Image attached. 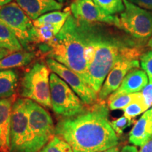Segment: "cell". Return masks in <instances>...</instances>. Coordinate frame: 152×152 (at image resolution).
Returning <instances> with one entry per match:
<instances>
[{"label": "cell", "instance_id": "8", "mask_svg": "<svg viewBox=\"0 0 152 152\" xmlns=\"http://www.w3.org/2000/svg\"><path fill=\"white\" fill-rule=\"evenodd\" d=\"M0 22L12 30L26 49L35 44V26L28 15L16 2L0 7Z\"/></svg>", "mask_w": 152, "mask_h": 152}, {"label": "cell", "instance_id": "31", "mask_svg": "<svg viewBox=\"0 0 152 152\" xmlns=\"http://www.w3.org/2000/svg\"><path fill=\"white\" fill-rule=\"evenodd\" d=\"M120 152H138L137 149L134 146H130V145H127L123 147V149H121V151Z\"/></svg>", "mask_w": 152, "mask_h": 152}, {"label": "cell", "instance_id": "33", "mask_svg": "<svg viewBox=\"0 0 152 152\" xmlns=\"http://www.w3.org/2000/svg\"><path fill=\"white\" fill-rule=\"evenodd\" d=\"M101 152H120V151H119V148L116 146V147L110 148L109 149L105 150V151H101Z\"/></svg>", "mask_w": 152, "mask_h": 152}, {"label": "cell", "instance_id": "13", "mask_svg": "<svg viewBox=\"0 0 152 152\" xmlns=\"http://www.w3.org/2000/svg\"><path fill=\"white\" fill-rule=\"evenodd\" d=\"M149 82V77L143 70L133 69L127 74L120 87L110 95L106 101L108 102L121 95L141 92Z\"/></svg>", "mask_w": 152, "mask_h": 152}, {"label": "cell", "instance_id": "15", "mask_svg": "<svg viewBox=\"0 0 152 152\" xmlns=\"http://www.w3.org/2000/svg\"><path fill=\"white\" fill-rule=\"evenodd\" d=\"M31 20H35L47 13L60 10L63 3L56 0H15Z\"/></svg>", "mask_w": 152, "mask_h": 152}, {"label": "cell", "instance_id": "9", "mask_svg": "<svg viewBox=\"0 0 152 152\" xmlns=\"http://www.w3.org/2000/svg\"><path fill=\"white\" fill-rule=\"evenodd\" d=\"M10 152H27L30 129L26 99H16L13 104L11 120Z\"/></svg>", "mask_w": 152, "mask_h": 152}, {"label": "cell", "instance_id": "1", "mask_svg": "<svg viewBox=\"0 0 152 152\" xmlns=\"http://www.w3.org/2000/svg\"><path fill=\"white\" fill-rule=\"evenodd\" d=\"M77 20L86 45L87 83L99 93L106 76L118 61L139 59L144 50L141 44L130 36L115 31L106 24Z\"/></svg>", "mask_w": 152, "mask_h": 152}, {"label": "cell", "instance_id": "18", "mask_svg": "<svg viewBox=\"0 0 152 152\" xmlns=\"http://www.w3.org/2000/svg\"><path fill=\"white\" fill-rule=\"evenodd\" d=\"M18 83V74L14 69L0 71V99L14 96Z\"/></svg>", "mask_w": 152, "mask_h": 152}, {"label": "cell", "instance_id": "30", "mask_svg": "<svg viewBox=\"0 0 152 152\" xmlns=\"http://www.w3.org/2000/svg\"><path fill=\"white\" fill-rule=\"evenodd\" d=\"M139 152H152V139L142 146Z\"/></svg>", "mask_w": 152, "mask_h": 152}, {"label": "cell", "instance_id": "23", "mask_svg": "<svg viewBox=\"0 0 152 152\" xmlns=\"http://www.w3.org/2000/svg\"><path fill=\"white\" fill-rule=\"evenodd\" d=\"M93 1L104 12L109 15L115 16L117 14H121L125 10L123 0H93Z\"/></svg>", "mask_w": 152, "mask_h": 152}, {"label": "cell", "instance_id": "29", "mask_svg": "<svg viewBox=\"0 0 152 152\" xmlns=\"http://www.w3.org/2000/svg\"><path fill=\"white\" fill-rule=\"evenodd\" d=\"M142 9L152 11V0H128Z\"/></svg>", "mask_w": 152, "mask_h": 152}, {"label": "cell", "instance_id": "35", "mask_svg": "<svg viewBox=\"0 0 152 152\" xmlns=\"http://www.w3.org/2000/svg\"><path fill=\"white\" fill-rule=\"evenodd\" d=\"M147 46L149 47L150 49H152V37L150 38V39H149V41H148L147 42Z\"/></svg>", "mask_w": 152, "mask_h": 152}, {"label": "cell", "instance_id": "4", "mask_svg": "<svg viewBox=\"0 0 152 152\" xmlns=\"http://www.w3.org/2000/svg\"><path fill=\"white\" fill-rule=\"evenodd\" d=\"M46 63L37 61L23 76L20 85V95L33 100L43 107L52 109L50 72Z\"/></svg>", "mask_w": 152, "mask_h": 152}, {"label": "cell", "instance_id": "21", "mask_svg": "<svg viewBox=\"0 0 152 152\" xmlns=\"http://www.w3.org/2000/svg\"><path fill=\"white\" fill-rule=\"evenodd\" d=\"M59 32L49 24H44L37 27L35 26V44L42 45L49 43Z\"/></svg>", "mask_w": 152, "mask_h": 152}, {"label": "cell", "instance_id": "5", "mask_svg": "<svg viewBox=\"0 0 152 152\" xmlns=\"http://www.w3.org/2000/svg\"><path fill=\"white\" fill-rule=\"evenodd\" d=\"M26 104L30 136L27 152H39L55 136V126L43 106L28 99Z\"/></svg>", "mask_w": 152, "mask_h": 152}, {"label": "cell", "instance_id": "25", "mask_svg": "<svg viewBox=\"0 0 152 152\" xmlns=\"http://www.w3.org/2000/svg\"><path fill=\"white\" fill-rule=\"evenodd\" d=\"M148 109L149 108L147 107L145 102H144L143 96H142L141 98L134 101V102L129 104L128 106H127L125 109H123V111L125 117L130 119H133L140 115V114L147 111Z\"/></svg>", "mask_w": 152, "mask_h": 152}, {"label": "cell", "instance_id": "7", "mask_svg": "<svg viewBox=\"0 0 152 152\" xmlns=\"http://www.w3.org/2000/svg\"><path fill=\"white\" fill-rule=\"evenodd\" d=\"M125 10L120 14V26L127 35L141 45L152 37V13L123 0Z\"/></svg>", "mask_w": 152, "mask_h": 152}, {"label": "cell", "instance_id": "36", "mask_svg": "<svg viewBox=\"0 0 152 152\" xmlns=\"http://www.w3.org/2000/svg\"><path fill=\"white\" fill-rule=\"evenodd\" d=\"M56 1H59V2H61V3H63V2H64V1H66V0H56Z\"/></svg>", "mask_w": 152, "mask_h": 152}, {"label": "cell", "instance_id": "24", "mask_svg": "<svg viewBox=\"0 0 152 152\" xmlns=\"http://www.w3.org/2000/svg\"><path fill=\"white\" fill-rule=\"evenodd\" d=\"M39 152H73L69 144L55 135Z\"/></svg>", "mask_w": 152, "mask_h": 152}, {"label": "cell", "instance_id": "14", "mask_svg": "<svg viewBox=\"0 0 152 152\" xmlns=\"http://www.w3.org/2000/svg\"><path fill=\"white\" fill-rule=\"evenodd\" d=\"M14 96L0 99V152H10L11 120Z\"/></svg>", "mask_w": 152, "mask_h": 152}, {"label": "cell", "instance_id": "6", "mask_svg": "<svg viewBox=\"0 0 152 152\" xmlns=\"http://www.w3.org/2000/svg\"><path fill=\"white\" fill-rule=\"evenodd\" d=\"M51 102L52 109L56 115L71 118L86 111L87 106L71 88V87L56 73H50Z\"/></svg>", "mask_w": 152, "mask_h": 152}, {"label": "cell", "instance_id": "19", "mask_svg": "<svg viewBox=\"0 0 152 152\" xmlns=\"http://www.w3.org/2000/svg\"><path fill=\"white\" fill-rule=\"evenodd\" d=\"M71 15V11L68 9H66V10L64 11H52V12L47 13L34 20L33 21V25L34 26L37 27V26H42L44 24H49L52 25L58 31H60L67 20L68 18Z\"/></svg>", "mask_w": 152, "mask_h": 152}, {"label": "cell", "instance_id": "27", "mask_svg": "<svg viewBox=\"0 0 152 152\" xmlns=\"http://www.w3.org/2000/svg\"><path fill=\"white\" fill-rule=\"evenodd\" d=\"M132 123H134V121L132 119L128 118L125 115L111 121L112 128L116 133L117 135H121L125 129L132 125Z\"/></svg>", "mask_w": 152, "mask_h": 152}, {"label": "cell", "instance_id": "12", "mask_svg": "<svg viewBox=\"0 0 152 152\" xmlns=\"http://www.w3.org/2000/svg\"><path fill=\"white\" fill-rule=\"evenodd\" d=\"M139 67V59L123 58L118 61L106 76L103 85L98 93L99 101L105 102L110 95L120 87L127 74L132 70Z\"/></svg>", "mask_w": 152, "mask_h": 152}, {"label": "cell", "instance_id": "22", "mask_svg": "<svg viewBox=\"0 0 152 152\" xmlns=\"http://www.w3.org/2000/svg\"><path fill=\"white\" fill-rule=\"evenodd\" d=\"M142 96V94L141 92L118 96L113 99L108 101V107L110 110H113V111L118 109L123 110L132 102L141 98Z\"/></svg>", "mask_w": 152, "mask_h": 152}, {"label": "cell", "instance_id": "2", "mask_svg": "<svg viewBox=\"0 0 152 152\" xmlns=\"http://www.w3.org/2000/svg\"><path fill=\"white\" fill-rule=\"evenodd\" d=\"M105 102L87 106L84 113L61 119L55 126V135L71 145L73 152H101L116 147L118 137L109 120Z\"/></svg>", "mask_w": 152, "mask_h": 152}, {"label": "cell", "instance_id": "34", "mask_svg": "<svg viewBox=\"0 0 152 152\" xmlns=\"http://www.w3.org/2000/svg\"><path fill=\"white\" fill-rule=\"evenodd\" d=\"M11 1H12V0H0V7L11 3Z\"/></svg>", "mask_w": 152, "mask_h": 152}, {"label": "cell", "instance_id": "20", "mask_svg": "<svg viewBox=\"0 0 152 152\" xmlns=\"http://www.w3.org/2000/svg\"><path fill=\"white\" fill-rule=\"evenodd\" d=\"M0 47L11 52L25 50L16 35L9 27L0 22Z\"/></svg>", "mask_w": 152, "mask_h": 152}, {"label": "cell", "instance_id": "17", "mask_svg": "<svg viewBox=\"0 0 152 152\" xmlns=\"http://www.w3.org/2000/svg\"><path fill=\"white\" fill-rule=\"evenodd\" d=\"M36 53L33 51L23 50L13 52L0 60V71L23 67L31 64L35 59Z\"/></svg>", "mask_w": 152, "mask_h": 152}, {"label": "cell", "instance_id": "32", "mask_svg": "<svg viewBox=\"0 0 152 152\" xmlns=\"http://www.w3.org/2000/svg\"><path fill=\"white\" fill-rule=\"evenodd\" d=\"M11 51L9 50H7V49H4V48H1V47H0V60L2 59L3 58H4V57L7 56L8 55L11 54Z\"/></svg>", "mask_w": 152, "mask_h": 152}, {"label": "cell", "instance_id": "26", "mask_svg": "<svg viewBox=\"0 0 152 152\" xmlns=\"http://www.w3.org/2000/svg\"><path fill=\"white\" fill-rule=\"evenodd\" d=\"M140 66L147 73L149 83H152V51L144 52L140 57Z\"/></svg>", "mask_w": 152, "mask_h": 152}, {"label": "cell", "instance_id": "16", "mask_svg": "<svg viewBox=\"0 0 152 152\" xmlns=\"http://www.w3.org/2000/svg\"><path fill=\"white\" fill-rule=\"evenodd\" d=\"M152 139V108L145 111L136 121L129 134L130 143L142 147Z\"/></svg>", "mask_w": 152, "mask_h": 152}, {"label": "cell", "instance_id": "11", "mask_svg": "<svg viewBox=\"0 0 152 152\" xmlns=\"http://www.w3.org/2000/svg\"><path fill=\"white\" fill-rule=\"evenodd\" d=\"M71 11L77 19L90 23H104L119 28V17L106 14L93 0H73Z\"/></svg>", "mask_w": 152, "mask_h": 152}, {"label": "cell", "instance_id": "10", "mask_svg": "<svg viewBox=\"0 0 152 152\" xmlns=\"http://www.w3.org/2000/svg\"><path fill=\"white\" fill-rule=\"evenodd\" d=\"M46 64L52 73L64 80L86 106H91L99 102L96 93L80 76L66 66L52 58H46Z\"/></svg>", "mask_w": 152, "mask_h": 152}, {"label": "cell", "instance_id": "28", "mask_svg": "<svg viewBox=\"0 0 152 152\" xmlns=\"http://www.w3.org/2000/svg\"><path fill=\"white\" fill-rule=\"evenodd\" d=\"M141 92L146 105L149 109L152 106V83H149V84L144 87Z\"/></svg>", "mask_w": 152, "mask_h": 152}, {"label": "cell", "instance_id": "3", "mask_svg": "<svg viewBox=\"0 0 152 152\" xmlns=\"http://www.w3.org/2000/svg\"><path fill=\"white\" fill-rule=\"evenodd\" d=\"M85 47L79 22L73 15L68 17L61 30L52 41L39 45V50L47 58H52L66 66L87 83Z\"/></svg>", "mask_w": 152, "mask_h": 152}]
</instances>
